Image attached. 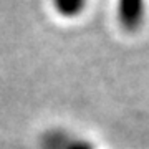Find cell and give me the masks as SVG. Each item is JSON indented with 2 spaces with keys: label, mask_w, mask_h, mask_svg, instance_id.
I'll list each match as a JSON object with an SVG mask.
<instances>
[{
  "label": "cell",
  "mask_w": 149,
  "mask_h": 149,
  "mask_svg": "<svg viewBox=\"0 0 149 149\" xmlns=\"http://www.w3.org/2000/svg\"><path fill=\"white\" fill-rule=\"evenodd\" d=\"M86 2L88 0H52L56 13L66 18H73L78 17L81 12L85 10Z\"/></svg>",
  "instance_id": "cell-3"
},
{
  "label": "cell",
  "mask_w": 149,
  "mask_h": 149,
  "mask_svg": "<svg viewBox=\"0 0 149 149\" xmlns=\"http://www.w3.org/2000/svg\"><path fill=\"white\" fill-rule=\"evenodd\" d=\"M38 148L40 149H95V146L88 139L81 138V136H76V134L65 131V129L55 128L40 134Z\"/></svg>",
  "instance_id": "cell-1"
},
{
  "label": "cell",
  "mask_w": 149,
  "mask_h": 149,
  "mask_svg": "<svg viewBox=\"0 0 149 149\" xmlns=\"http://www.w3.org/2000/svg\"><path fill=\"white\" fill-rule=\"evenodd\" d=\"M116 17L124 32H138L144 22V0H118Z\"/></svg>",
  "instance_id": "cell-2"
}]
</instances>
